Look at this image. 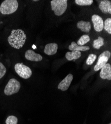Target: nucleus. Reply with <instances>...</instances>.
Returning <instances> with one entry per match:
<instances>
[{
	"label": "nucleus",
	"instance_id": "f257e3e1",
	"mask_svg": "<svg viewBox=\"0 0 111 124\" xmlns=\"http://www.w3.org/2000/svg\"><path fill=\"white\" fill-rule=\"evenodd\" d=\"M26 39V36L24 31L21 29H13L8 38L9 44L16 49L22 48Z\"/></svg>",
	"mask_w": 111,
	"mask_h": 124
},
{
	"label": "nucleus",
	"instance_id": "f03ea898",
	"mask_svg": "<svg viewBox=\"0 0 111 124\" xmlns=\"http://www.w3.org/2000/svg\"><path fill=\"white\" fill-rule=\"evenodd\" d=\"M18 7L17 0H5L0 6V12L3 15H11L17 11Z\"/></svg>",
	"mask_w": 111,
	"mask_h": 124
},
{
	"label": "nucleus",
	"instance_id": "7ed1b4c3",
	"mask_svg": "<svg viewBox=\"0 0 111 124\" xmlns=\"http://www.w3.org/2000/svg\"><path fill=\"white\" fill-rule=\"evenodd\" d=\"M67 0H52L51 3V9L57 16L62 15L67 8Z\"/></svg>",
	"mask_w": 111,
	"mask_h": 124
},
{
	"label": "nucleus",
	"instance_id": "20e7f679",
	"mask_svg": "<svg viewBox=\"0 0 111 124\" xmlns=\"http://www.w3.org/2000/svg\"><path fill=\"white\" fill-rule=\"evenodd\" d=\"M21 88V84L15 78L10 79L4 89V93L6 95L10 96L17 93Z\"/></svg>",
	"mask_w": 111,
	"mask_h": 124
},
{
	"label": "nucleus",
	"instance_id": "39448f33",
	"mask_svg": "<svg viewBox=\"0 0 111 124\" xmlns=\"http://www.w3.org/2000/svg\"><path fill=\"white\" fill-rule=\"evenodd\" d=\"M15 70L17 74L25 79H28L31 77L33 72L31 68L25 65L23 63H17L15 66Z\"/></svg>",
	"mask_w": 111,
	"mask_h": 124
},
{
	"label": "nucleus",
	"instance_id": "423d86ee",
	"mask_svg": "<svg viewBox=\"0 0 111 124\" xmlns=\"http://www.w3.org/2000/svg\"><path fill=\"white\" fill-rule=\"evenodd\" d=\"M111 55V53L109 51H105L101 54L98 57L97 64L94 67V70L96 71L99 70L107 64Z\"/></svg>",
	"mask_w": 111,
	"mask_h": 124
},
{
	"label": "nucleus",
	"instance_id": "0eeeda50",
	"mask_svg": "<svg viewBox=\"0 0 111 124\" xmlns=\"http://www.w3.org/2000/svg\"><path fill=\"white\" fill-rule=\"evenodd\" d=\"M92 21L96 31H102L104 29V21L102 18L97 15H94L92 16Z\"/></svg>",
	"mask_w": 111,
	"mask_h": 124
},
{
	"label": "nucleus",
	"instance_id": "6e6552de",
	"mask_svg": "<svg viewBox=\"0 0 111 124\" xmlns=\"http://www.w3.org/2000/svg\"><path fill=\"white\" fill-rule=\"evenodd\" d=\"M73 79V75L71 74H69L58 85V89L63 91L67 90L71 85Z\"/></svg>",
	"mask_w": 111,
	"mask_h": 124
},
{
	"label": "nucleus",
	"instance_id": "1a4fd4ad",
	"mask_svg": "<svg viewBox=\"0 0 111 124\" xmlns=\"http://www.w3.org/2000/svg\"><path fill=\"white\" fill-rule=\"evenodd\" d=\"M25 58L29 61L39 62L43 60V57L39 54L36 53L33 50H27L25 54Z\"/></svg>",
	"mask_w": 111,
	"mask_h": 124
},
{
	"label": "nucleus",
	"instance_id": "9d476101",
	"mask_svg": "<svg viewBox=\"0 0 111 124\" xmlns=\"http://www.w3.org/2000/svg\"><path fill=\"white\" fill-rule=\"evenodd\" d=\"M100 73V76L103 79H111V65L106 64L101 69Z\"/></svg>",
	"mask_w": 111,
	"mask_h": 124
},
{
	"label": "nucleus",
	"instance_id": "9b49d317",
	"mask_svg": "<svg viewBox=\"0 0 111 124\" xmlns=\"http://www.w3.org/2000/svg\"><path fill=\"white\" fill-rule=\"evenodd\" d=\"M58 49V45L56 43H48L45 46L44 52L45 54L51 56L55 54Z\"/></svg>",
	"mask_w": 111,
	"mask_h": 124
},
{
	"label": "nucleus",
	"instance_id": "f8f14e48",
	"mask_svg": "<svg viewBox=\"0 0 111 124\" xmlns=\"http://www.w3.org/2000/svg\"><path fill=\"white\" fill-rule=\"evenodd\" d=\"M99 8L104 14H111V2L108 0H104L100 2Z\"/></svg>",
	"mask_w": 111,
	"mask_h": 124
},
{
	"label": "nucleus",
	"instance_id": "ddd939ff",
	"mask_svg": "<svg viewBox=\"0 0 111 124\" xmlns=\"http://www.w3.org/2000/svg\"><path fill=\"white\" fill-rule=\"evenodd\" d=\"M77 27L83 32L88 33L91 28V24L89 22L80 20L77 23Z\"/></svg>",
	"mask_w": 111,
	"mask_h": 124
},
{
	"label": "nucleus",
	"instance_id": "4468645a",
	"mask_svg": "<svg viewBox=\"0 0 111 124\" xmlns=\"http://www.w3.org/2000/svg\"><path fill=\"white\" fill-rule=\"evenodd\" d=\"M81 53L80 51H72V52H68L65 55V57L67 60L71 61L76 60L80 58L81 56Z\"/></svg>",
	"mask_w": 111,
	"mask_h": 124
},
{
	"label": "nucleus",
	"instance_id": "2eb2a0df",
	"mask_svg": "<svg viewBox=\"0 0 111 124\" xmlns=\"http://www.w3.org/2000/svg\"><path fill=\"white\" fill-rule=\"evenodd\" d=\"M69 50L71 51H86L90 50V47L88 46H79L75 42H72L68 47Z\"/></svg>",
	"mask_w": 111,
	"mask_h": 124
},
{
	"label": "nucleus",
	"instance_id": "dca6fc26",
	"mask_svg": "<svg viewBox=\"0 0 111 124\" xmlns=\"http://www.w3.org/2000/svg\"><path fill=\"white\" fill-rule=\"evenodd\" d=\"M90 38L88 35L85 34L81 37L77 41V45L79 46H82L89 42Z\"/></svg>",
	"mask_w": 111,
	"mask_h": 124
},
{
	"label": "nucleus",
	"instance_id": "f3484780",
	"mask_svg": "<svg viewBox=\"0 0 111 124\" xmlns=\"http://www.w3.org/2000/svg\"><path fill=\"white\" fill-rule=\"evenodd\" d=\"M104 45V39L102 37L99 36L97 39L93 41V47L96 49H99Z\"/></svg>",
	"mask_w": 111,
	"mask_h": 124
},
{
	"label": "nucleus",
	"instance_id": "a211bd4d",
	"mask_svg": "<svg viewBox=\"0 0 111 124\" xmlns=\"http://www.w3.org/2000/svg\"><path fill=\"white\" fill-rule=\"evenodd\" d=\"M75 3L80 6H86L91 5L93 3V0H76Z\"/></svg>",
	"mask_w": 111,
	"mask_h": 124
},
{
	"label": "nucleus",
	"instance_id": "6ab92c4d",
	"mask_svg": "<svg viewBox=\"0 0 111 124\" xmlns=\"http://www.w3.org/2000/svg\"><path fill=\"white\" fill-rule=\"evenodd\" d=\"M104 28L106 31L109 33L111 34V18H107L105 23H104Z\"/></svg>",
	"mask_w": 111,
	"mask_h": 124
},
{
	"label": "nucleus",
	"instance_id": "aec40b11",
	"mask_svg": "<svg viewBox=\"0 0 111 124\" xmlns=\"http://www.w3.org/2000/svg\"><path fill=\"white\" fill-rule=\"evenodd\" d=\"M17 122L18 119L15 116H9L6 120V124H17Z\"/></svg>",
	"mask_w": 111,
	"mask_h": 124
},
{
	"label": "nucleus",
	"instance_id": "412c9836",
	"mask_svg": "<svg viewBox=\"0 0 111 124\" xmlns=\"http://www.w3.org/2000/svg\"><path fill=\"white\" fill-rule=\"evenodd\" d=\"M97 59V56L94 54H91L88 56L86 60V64L88 65H92Z\"/></svg>",
	"mask_w": 111,
	"mask_h": 124
},
{
	"label": "nucleus",
	"instance_id": "4be33fe9",
	"mask_svg": "<svg viewBox=\"0 0 111 124\" xmlns=\"http://www.w3.org/2000/svg\"><path fill=\"white\" fill-rule=\"evenodd\" d=\"M7 69L5 66L0 62V79L2 78L6 74Z\"/></svg>",
	"mask_w": 111,
	"mask_h": 124
},
{
	"label": "nucleus",
	"instance_id": "5701e85b",
	"mask_svg": "<svg viewBox=\"0 0 111 124\" xmlns=\"http://www.w3.org/2000/svg\"><path fill=\"white\" fill-rule=\"evenodd\" d=\"M34 1H35V2H37L38 1H37V0H34Z\"/></svg>",
	"mask_w": 111,
	"mask_h": 124
},
{
	"label": "nucleus",
	"instance_id": "b1692460",
	"mask_svg": "<svg viewBox=\"0 0 111 124\" xmlns=\"http://www.w3.org/2000/svg\"><path fill=\"white\" fill-rule=\"evenodd\" d=\"M111 124V123H110V124Z\"/></svg>",
	"mask_w": 111,
	"mask_h": 124
}]
</instances>
